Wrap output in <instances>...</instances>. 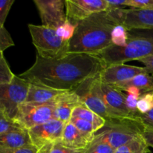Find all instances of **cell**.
I'll list each match as a JSON object with an SVG mask.
<instances>
[{
  "label": "cell",
  "mask_w": 153,
  "mask_h": 153,
  "mask_svg": "<svg viewBox=\"0 0 153 153\" xmlns=\"http://www.w3.org/2000/svg\"><path fill=\"white\" fill-rule=\"evenodd\" d=\"M103 70L97 57L70 53L58 59H46L36 55L32 67L19 76L31 84L63 91H73Z\"/></svg>",
  "instance_id": "cell-1"
},
{
  "label": "cell",
  "mask_w": 153,
  "mask_h": 153,
  "mask_svg": "<svg viewBox=\"0 0 153 153\" xmlns=\"http://www.w3.org/2000/svg\"><path fill=\"white\" fill-rule=\"evenodd\" d=\"M117 25H119L108 10L77 22L74 35L69 42L67 53L95 56L112 44V31Z\"/></svg>",
  "instance_id": "cell-2"
},
{
  "label": "cell",
  "mask_w": 153,
  "mask_h": 153,
  "mask_svg": "<svg viewBox=\"0 0 153 153\" xmlns=\"http://www.w3.org/2000/svg\"><path fill=\"white\" fill-rule=\"evenodd\" d=\"M153 55V42L145 39H129L126 45L111 44L95 55L100 59L103 69L114 64H123L129 61H139Z\"/></svg>",
  "instance_id": "cell-3"
},
{
  "label": "cell",
  "mask_w": 153,
  "mask_h": 153,
  "mask_svg": "<svg viewBox=\"0 0 153 153\" xmlns=\"http://www.w3.org/2000/svg\"><path fill=\"white\" fill-rule=\"evenodd\" d=\"M28 27L37 55L46 59H58L68 54L69 42L60 37L56 29L33 24Z\"/></svg>",
  "instance_id": "cell-4"
},
{
  "label": "cell",
  "mask_w": 153,
  "mask_h": 153,
  "mask_svg": "<svg viewBox=\"0 0 153 153\" xmlns=\"http://www.w3.org/2000/svg\"><path fill=\"white\" fill-rule=\"evenodd\" d=\"M142 124L132 119L106 121L104 126L94 133V140H101L116 149L140 136Z\"/></svg>",
  "instance_id": "cell-5"
},
{
  "label": "cell",
  "mask_w": 153,
  "mask_h": 153,
  "mask_svg": "<svg viewBox=\"0 0 153 153\" xmlns=\"http://www.w3.org/2000/svg\"><path fill=\"white\" fill-rule=\"evenodd\" d=\"M30 83L15 75L10 83L0 85V104L5 114L14 120L19 107L28 96Z\"/></svg>",
  "instance_id": "cell-6"
},
{
  "label": "cell",
  "mask_w": 153,
  "mask_h": 153,
  "mask_svg": "<svg viewBox=\"0 0 153 153\" xmlns=\"http://www.w3.org/2000/svg\"><path fill=\"white\" fill-rule=\"evenodd\" d=\"M100 73L85 81L74 91L79 97L82 104L104 118L105 121H111L114 120L111 117L103 99Z\"/></svg>",
  "instance_id": "cell-7"
},
{
  "label": "cell",
  "mask_w": 153,
  "mask_h": 153,
  "mask_svg": "<svg viewBox=\"0 0 153 153\" xmlns=\"http://www.w3.org/2000/svg\"><path fill=\"white\" fill-rule=\"evenodd\" d=\"M55 101L45 104L24 102L19 107L14 121L28 130L54 119Z\"/></svg>",
  "instance_id": "cell-8"
},
{
  "label": "cell",
  "mask_w": 153,
  "mask_h": 153,
  "mask_svg": "<svg viewBox=\"0 0 153 153\" xmlns=\"http://www.w3.org/2000/svg\"><path fill=\"white\" fill-rule=\"evenodd\" d=\"M41 25L57 29L67 20L66 3L64 0H34Z\"/></svg>",
  "instance_id": "cell-9"
},
{
  "label": "cell",
  "mask_w": 153,
  "mask_h": 153,
  "mask_svg": "<svg viewBox=\"0 0 153 153\" xmlns=\"http://www.w3.org/2000/svg\"><path fill=\"white\" fill-rule=\"evenodd\" d=\"M65 123L56 119L51 120L42 125L28 129L32 144L40 149L46 145L55 143L61 139Z\"/></svg>",
  "instance_id": "cell-10"
},
{
  "label": "cell",
  "mask_w": 153,
  "mask_h": 153,
  "mask_svg": "<svg viewBox=\"0 0 153 153\" xmlns=\"http://www.w3.org/2000/svg\"><path fill=\"white\" fill-rule=\"evenodd\" d=\"M102 92L108 111L114 120L134 119L126 105V94L112 85L102 83Z\"/></svg>",
  "instance_id": "cell-11"
},
{
  "label": "cell",
  "mask_w": 153,
  "mask_h": 153,
  "mask_svg": "<svg viewBox=\"0 0 153 153\" xmlns=\"http://www.w3.org/2000/svg\"><path fill=\"white\" fill-rule=\"evenodd\" d=\"M67 18L73 22L84 20L94 13L108 9L105 0H65Z\"/></svg>",
  "instance_id": "cell-12"
},
{
  "label": "cell",
  "mask_w": 153,
  "mask_h": 153,
  "mask_svg": "<svg viewBox=\"0 0 153 153\" xmlns=\"http://www.w3.org/2000/svg\"><path fill=\"white\" fill-rule=\"evenodd\" d=\"M143 73H148L145 67L126 65L125 64H114L103 69L100 72V76L102 83L114 85Z\"/></svg>",
  "instance_id": "cell-13"
},
{
  "label": "cell",
  "mask_w": 153,
  "mask_h": 153,
  "mask_svg": "<svg viewBox=\"0 0 153 153\" xmlns=\"http://www.w3.org/2000/svg\"><path fill=\"white\" fill-rule=\"evenodd\" d=\"M81 104L79 97L74 91H65L55 100L54 119L67 123L71 119L74 109Z\"/></svg>",
  "instance_id": "cell-14"
},
{
  "label": "cell",
  "mask_w": 153,
  "mask_h": 153,
  "mask_svg": "<svg viewBox=\"0 0 153 153\" xmlns=\"http://www.w3.org/2000/svg\"><path fill=\"white\" fill-rule=\"evenodd\" d=\"M94 139V134H84L70 121L65 124L60 143L70 149L85 150Z\"/></svg>",
  "instance_id": "cell-15"
},
{
  "label": "cell",
  "mask_w": 153,
  "mask_h": 153,
  "mask_svg": "<svg viewBox=\"0 0 153 153\" xmlns=\"http://www.w3.org/2000/svg\"><path fill=\"white\" fill-rule=\"evenodd\" d=\"M123 25L127 30L134 28H153V9H127L126 19Z\"/></svg>",
  "instance_id": "cell-16"
},
{
  "label": "cell",
  "mask_w": 153,
  "mask_h": 153,
  "mask_svg": "<svg viewBox=\"0 0 153 153\" xmlns=\"http://www.w3.org/2000/svg\"><path fill=\"white\" fill-rule=\"evenodd\" d=\"M65 91H58L44 86L30 83L28 96L25 102L45 104L54 102Z\"/></svg>",
  "instance_id": "cell-17"
},
{
  "label": "cell",
  "mask_w": 153,
  "mask_h": 153,
  "mask_svg": "<svg viewBox=\"0 0 153 153\" xmlns=\"http://www.w3.org/2000/svg\"><path fill=\"white\" fill-rule=\"evenodd\" d=\"M28 130L12 131L0 134V147L1 148H22L32 146Z\"/></svg>",
  "instance_id": "cell-18"
},
{
  "label": "cell",
  "mask_w": 153,
  "mask_h": 153,
  "mask_svg": "<svg viewBox=\"0 0 153 153\" xmlns=\"http://www.w3.org/2000/svg\"><path fill=\"white\" fill-rule=\"evenodd\" d=\"M121 91H125L129 88H137L141 94L153 91V77L149 73H143L136 76L126 82L112 85Z\"/></svg>",
  "instance_id": "cell-19"
},
{
  "label": "cell",
  "mask_w": 153,
  "mask_h": 153,
  "mask_svg": "<svg viewBox=\"0 0 153 153\" xmlns=\"http://www.w3.org/2000/svg\"><path fill=\"white\" fill-rule=\"evenodd\" d=\"M72 117L81 118V119L89 122L90 123H91L95 127L97 131L102 128L106 123L104 118L100 117V115L96 114L93 111L90 110L88 108L84 105L83 104L79 105L74 109Z\"/></svg>",
  "instance_id": "cell-20"
},
{
  "label": "cell",
  "mask_w": 153,
  "mask_h": 153,
  "mask_svg": "<svg viewBox=\"0 0 153 153\" xmlns=\"http://www.w3.org/2000/svg\"><path fill=\"white\" fill-rule=\"evenodd\" d=\"M149 146L142 136L136 137L128 143L117 148L114 153H149Z\"/></svg>",
  "instance_id": "cell-21"
},
{
  "label": "cell",
  "mask_w": 153,
  "mask_h": 153,
  "mask_svg": "<svg viewBox=\"0 0 153 153\" xmlns=\"http://www.w3.org/2000/svg\"><path fill=\"white\" fill-rule=\"evenodd\" d=\"M128 31L123 25H117L114 28L111 34L112 44L124 46L128 42Z\"/></svg>",
  "instance_id": "cell-22"
},
{
  "label": "cell",
  "mask_w": 153,
  "mask_h": 153,
  "mask_svg": "<svg viewBox=\"0 0 153 153\" xmlns=\"http://www.w3.org/2000/svg\"><path fill=\"white\" fill-rule=\"evenodd\" d=\"M83 152L84 150H77L66 147L60 143V140L46 145L39 149L40 153H83Z\"/></svg>",
  "instance_id": "cell-23"
},
{
  "label": "cell",
  "mask_w": 153,
  "mask_h": 153,
  "mask_svg": "<svg viewBox=\"0 0 153 153\" xmlns=\"http://www.w3.org/2000/svg\"><path fill=\"white\" fill-rule=\"evenodd\" d=\"M22 129H24L23 127L9 118L4 111L0 112V134Z\"/></svg>",
  "instance_id": "cell-24"
},
{
  "label": "cell",
  "mask_w": 153,
  "mask_h": 153,
  "mask_svg": "<svg viewBox=\"0 0 153 153\" xmlns=\"http://www.w3.org/2000/svg\"><path fill=\"white\" fill-rule=\"evenodd\" d=\"M153 108V91L144 93L139 97L137 110L140 114H145Z\"/></svg>",
  "instance_id": "cell-25"
},
{
  "label": "cell",
  "mask_w": 153,
  "mask_h": 153,
  "mask_svg": "<svg viewBox=\"0 0 153 153\" xmlns=\"http://www.w3.org/2000/svg\"><path fill=\"white\" fill-rule=\"evenodd\" d=\"M76 28V22H73L72 21L69 20L68 19H67L65 22L56 29L57 34L63 40L70 42V40H71L72 37L74 35Z\"/></svg>",
  "instance_id": "cell-26"
},
{
  "label": "cell",
  "mask_w": 153,
  "mask_h": 153,
  "mask_svg": "<svg viewBox=\"0 0 153 153\" xmlns=\"http://www.w3.org/2000/svg\"><path fill=\"white\" fill-rule=\"evenodd\" d=\"M114 149L101 140H94L90 143L83 153H114Z\"/></svg>",
  "instance_id": "cell-27"
},
{
  "label": "cell",
  "mask_w": 153,
  "mask_h": 153,
  "mask_svg": "<svg viewBox=\"0 0 153 153\" xmlns=\"http://www.w3.org/2000/svg\"><path fill=\"white\" fill-rule=\"evenodd\" d=\"M70 122L78 128L82 133L86 134H94V133L97 131L95 127L90 123L88 121L82 120L81 118L76 117H72L70 119Z\"/></svg>",
  "instance_id": "cell-28"
},
{
  "label": "cell",
  "mask_w": 153,
  "mask_h": 153,
  "mask_svg": "<svg viewBox=\"0 0 153 153\" xmlns=\"http://www.w3.org/2000/svg\"><path fill=\"white\" fill-rule=\"evenodd\" d=\"M15 75L12 73L5 58L0 60V85L10 83Z\"/></svg>",
  "instance_id": "cell-29"
},
{
  "label": "cell",
  "mask_w": 153,
  "mask_h": 153,
  "mask_svg": "<svg viewBox=\"0 0 153 153\" xmlns=\"http://www.w3.org/2000/svg\"><path fill=\"white\" fill-rule=\"evenodd\" d=\"M127 31L129 39H145L153 42V28H134Z\"/></svg>",
  "instance_id": "cell-30"
},
{
  "label": "cell",
  "mask_w": 153,
  "mask_h": 153,
  "mask_svg": "<svg viewBox=\"0 0 153 153\" xmlns=\"http://www.w3.org/2000/svg\"><path fill=\"white\" fill-rule=\"evenodd\" d=\"M14 46V42L10 33L4 26L0 25V52H4L10 46Z\"/></svg>",
  "instance_id": "cell-31"
},
{
  "label": "cell",
  "mask_w": 153,
  "mask_h": 153,
  "mask_svg": "<svg viewBox=\"0 0 153 153\" xmlns=\"http://www.w3.org/2000/svg\"><path fill=\"white\" fill-rule=\"evenodd\" d=\"M14 3V0H0V25L4 26L11 6Z\"/></svg>",
  "instance_id": "cell-32"
},
{
  "label": "cell",
  "mask_w": 153,
  "mask_h": 153,
  "mask_svg": "<svg viewBox=\"0 0 153 153\" xmlns=\"http://www.w3.org/2000/svg\"><path fill=\"white\" fill-rule=\"evenodd\" d=\"M127 6L132 7V9L152 10L153 0H128Z\"/></svg>",
  "instance_id": "cell-33"
},
{
  "label": "cell",
  "mask_w": 153,
  "mask_h": 153,
  "mask_svg": "<svg viewBox=\"0 0 153 153\" xmlns=\"http://www.w3.org/2000/svg\"><path fill=\"white\" fill-rule=\"evenodd\" d=\"M134 119L139 121L142 125L153 127V108L145 114H140L138 111L136 112Z\"/></svg>",
  "instance_id": "cell-34"
},
{
  "label": "cell",
  "mask_w": 153,
  "mask_h": 153,
  "mask_svg": "<svg viewBox=\"0 0 153 153\" xmlns=\"http://www.w3.org/2000/svg\"><path fill=\"white\" fill-rule=\"evenodd\" d=\"M0 153H40L39 150L34 146H28V147L15 148H1L0 147Z\"/></svg>",
  "instance_id": "cell-35"
},
{
  "label": "cell",
  "mask_w": 153,
  "mask_h": 153,
  "mask_svg": "<svg viewBox=\"0 0 153 153\" xmlns=\"http://www.w3.org/2000/svg\"><path fill=\"white\" fill-rule=\"evenodd\" d=\"M140 134L148 146L153 148V127L142 125Z\"/></svg>",
  "instance_id": "cell-36"
},
{
  "label": "cell",
  "mask_w": 153,
  "mask_h": 153,
  "mask_svg": "<svg viewBox=\"0 0 153 153\" xmlns=\"http://www.w3.org/2000/svg\"><path fill=\"white\" fill-rule=\"evenodd\" d=\"M138 99L139 97L132 95V94H128L127 95H126V105L127 107H128V110H129L130 112L131 113V114L133 115V117L134 116L136 112H137V101H138Z\"/></svg>",
  "instance_id": "cell-37"
},
{
  "label": "cell",
  "mask_w": 153,
  "mask_h": 153,
  "mask_svg": "<svg viewBox=\"0 0 153 153\" xmlns=\"http://www.w3.org/2000/svg\"><path fill=\"white\" fill-rule=\"evenodd\" d=\"M108 9H123L127 6L128 0H105Z\"/></svg>",
  "instance_id": "cell-38"
},
{
  "label": "cell",
  "mask_w": 153,
  "mask_h": 153,
  "mask_svg": "<svg viewBox=\"0 0 153 153\" xmlns=\"http://www.w3.org/2000/svg\"><path fill=\"white\" fill-rule=\"evenodd\" d=\"M138 61L144 64V67L149 74L153 75V55L141 58Z\"/></svg>",
  "instance_id": "cell-39"
},
{
  "label": "cell",
  "mask_w": 153,
  "mask_h": 153,
  "mask_svg": "<svg viewBox=\"0 0 153 153\" xmlns=\"http://www.w3.org/2000/svg\"><path fill=\"white\" fill-rule=\"evenodd\" d=\"M4 58V55H3V52H0V60L1 59V58Z\"/></svg>",
  "instance_id": "cell-40"
},
{
  "label": "cell",
  "mask_w": 153,
  "mask_h": 153,
  "mask_svg": "<svg viewBox=\"0 0 153 153\" xmlns=\"http://www.w3.org/2000/svg\"><path fill=\"white\" fill-rule=\"evenodd\" d=\"M2 111H4V109H3L2 106H1V104H0V112H2Z\"/></svg>",
  "instance_id": "cell-41"
}]
</instances>
